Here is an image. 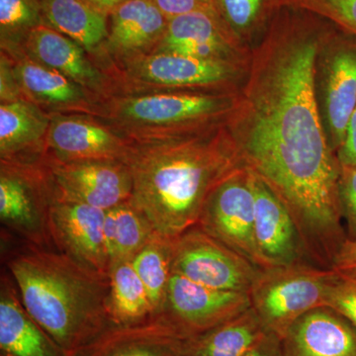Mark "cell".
I'll return each instance as SVG.
<instances>
[{
    "label": "cell",
    "mask_w": 356,
    "mask_h": 356,
    "mask_svg": "<svg viewBox=\"0 0 356 356\" xmlns=\"http://www.w3.org/2000/svg\"><path fill=\"white\" fill-rule=\"evenodd\" d=\"M334 25L282 7L257 46L225 121L243 165L286 206L312 264L331 267L346 240L341 165L325 133L317 60Z\"/></svg>",
    "instance_id": "6da1fadb"
},
{
    "label": "cell",
    "mask_w": 356,
    "mask_h": 356,
    "mask_svg": "<svg viewBox=\"0 0 356 356\" xmlns=\"http://www.w3.org/2000/svg\"><path fill=\"white\" fill-rule=\"evenodd\" d=\"M130 202L154 232L175 238L197 226L213 191L245 168L224 124L195 132L130 140Z\"/></svg>",
    "instance_id": "7a4b0ae2"
},
{
    "label": "cell",
    "mask_w": 356,
    "mask_h": 356,
    "mask_svg": "<svg viewBox=\"0 0 356 356\" xmlns=\"http://www.w3.org/2000/svg\"><path fill=\"white\" fill-rule=\"evenodd\" d=\"M25 310L67 356L113 327L109 275L56 250L27 245L6 259Z\"/></svg>",
    "instance_id": "3957f363"
},
{
    "label": "cell",
    "mask_w": 356,
    "mask_h": 356,
    "mask_svg": "<svg viewBox=\"0 0 356 356\" xmlns=\"http://www.w3.org/2000/svg\"><path fill=\"white\" fill-rule=\"evenodd\" d=\"M236 90H116L96 117L129 140L182 135L224 124Z\"/></svg>",
    "instance_id": "277c9868"
},
{
    "label": "cell",
    "mask_w": 356,
    "mask_h": 356,
    "mask_svg": "<svg viewBox=\"0 0 356 356\" xmlns=\"http://www.w3.org/2000/svg\"><path fill=\"white\" fill-rule=\"evenodd\" d=\"M248 64L158 51L112 65L107 72L114 91L236 90Z\"/></svg>",
    "instance_id": "5b68a950"
},
{
    "label": "cell",
    "mask_w": 356,
    "mask_h": 356,
    "mask_svg": "<svg viewBox=\"0 0 356 356\" xmlns=\"http://www.w3.org/2000/svg\"><path fill=\"white\" fill-rule=\"evenodd\" d=\"M334 270L311 264L261 268L250 288L252 308L281 339L302 316L325 307Z\"/></svg>",
    "instance_id": "8992f818"
},
{
    "label": "cell",
    "mask_w": 356,
    "mask_h": 356,
    "mask_svg": "<svg viewBox=\"0 0 356 356\" xmlns=\"http://www.w3.org/2000/svg\"><path fill=\"white\" fill-rule=\"evenodd\" d=\"M55 197L44 154L29 161H0V220L27 245L56 248L51 221Z\"/></svg>",
    "instance_id": "52a82bcc"
},
{
    "label": "cell",
    "mask_w": 356,
    "mask_h": 356,
    "mask_svg": "<svg viewBox=\"0 0 356 356\" xmlns=\"http://www.w3.org/2000/svg\"><path fill=\"white\" fill-rule=\"evenodd\" d=\"M261 269L197 226L173 240L172 273L204 286L248 293Z\"/></svg>",
    "instance_id": "ba28073f"
},
{
    "label": "cell",
    "mask_w": 356,
    "mask_h": 356,
    "mask_svg": "<svg viewBox=\"0 0 356 356\" xmlns=\"http://www.w3.org/2000/svg\"><path fill=\"white\" fill-rule=\"evenodd\" d=\"M197 227L259 268H267L254 238L252 172L243 168L218 185L206 201Z\"/></svg>",
    "instance_id": "9c48e42d"
},
{
    "label": "cell",
    "mask_w": 356,
    "mask_h": 356,
    "mask_svg": "<svg viewBox=\"0 0 356 356\" xmlns=\"http://www.w3.org/2000/svg\"><path fill=\"white\" fill-rule=\"evenodd\" d=\"M250 307L247 292L214 289L172 273L165 306L153 318L184 339L209 331Z\"/></svg>",
    "instance_id": "30bf717a"
},
{
    "label": "cell",
    "mask_w": 356,
    "mask_h": 356,
    "mask_svg": "<svg viewBox=\"0 0 356 356\" xmlns=\"http://www.w3.org/2000/svg\"><path fill=\"white\" fill-rule=\"evenodd\" d=\"M321 113L330 145L339 151L356 105V37L334 26L317 60Z\"/></svg>",
    "instance_id": "8fae6325"
},
{
    "label": "cell",
    "mask_w": 356,
    "mask_h": 356,
    "mask_svg": "<svg viewBox=\"0 0 356 356\" xmlns=\"http://www.w3.org/2000/svg\"><path fill=\"white\" fill-rule=\"evenodd\" d=\"M56 198L74 201L104 211L129 202L133 182L122 161L62 163L44 156Z\"/></svg>",
    "instance_id": "7c38bea8"
},
{
    "label": "cell",
    "mask_w": 356,
    "mask_h": 356,
    "mask_svg": "<svg viewBox=\"0 0 356 356\" xmlns=\"http://www.w3.org/2000/svg\"><path fill=\"white\" fill-rule=\"evenodd\" d=\"M130 140L89 114L51 115L44 156L62 163L122 161Z\"/></svg>",
    "instance_id": "4fadbf2b"
},
{
    "label": "cell",
    "mask_w": 356,
    "mask_h": 356,
    "mask_svg": "<svg viewBox=\"0 0 356 356\" xmlns=\"http://www.w3.org/2000/svg\"><path fill=\"white\" fill-rule=\"evenodd\" d=\"M106 211L55 197L51 211L56 250L96 273L109 275L104 238Z\"/></svg>",
    "instance_id": "5bb4252c"
},
{
    "label": "cell",
    "mask_w": 356,
    "mask_h": 356,
    "mask_svg": "<svg viewBox=\"0 0 356 356\" xmlns=\"http://www.w3.org/2000/svg\"><path fill=\"white\" fill-rule=\"evenodd\" d=\"M168 19L152 0H127L108 14V36L99 65H112L154 53Z\"/></svg>",
    "instance_id": "9a60e30c"
},
{
    "label": "cell",
    "mask_w": 356,
    "mask_h": 356,
    "mask_svg": "<svg viewBox=\"0 0 356 356\" xmlns=\"http://www.w3.org/2000/svg\"><path fill=\"white\" fill-rule=\"evenodd\" d=\"M158 51L245 65L252 49L238 41L215 13L197 11L168 20L154 53Z\"/></svg>",
    "instance_id": "2e32d148"
},
{
    "label": "cell",
    "mask_w": 356,
    "mask_h": 356,
    "mask_svg": "<svg viewBox=\"0 0 356 356\" xmlns=\"http://www.w3.org/2000/svg\"><path fill=\"white\" fill-rule=\"evenodd\" d=\"M254 195V238L267 268L311 264L286 206L252 173Z\"/></svg>",
    "instance_id": "e0dca14e"
},
{
    "label": "cell",
    "mask_w": 356,
    "mask_h": 356,
    "mask_svg": "<svg viewBox=\"0 0 356 356\" xmlns=\"http://www.w3.org/2000/svg\"><path fill=\"white\" fill-rule=\"evenodd\" d=\"M25 53L83 86L99 102L114 91L111 77L86 49L48 25L39 26L30 34Z\"/></svg>",
    "instance_id": "ac0fdd59"
},
{
    "label": "cell",
    "mask_w": 356,
    "mask_h": 356,
    "mask_svg": "<svg viewBox=\"0 0 356 356\" xmlns=\"http://www.w3.org/2000/svg\"><path fill=\"white\" fill-rule=\"evenodd\" d=\"M11 60L24 99L46 113L97 115L99 99L83 86L26 53Z\"/></svg>",
    "instance_id": "d6986e66"
},
{
    "label": "cell",
    "mask_w": 356,
    "mask_h": 356,
    "mask_svg": "<svg viewBox=\"0 0 356 356\" xmlns=\"http://www.w3.org/2000/svg\"><path fill=\"white\" fill-rule=\"evenodd\" d=\"M284 356H356V329L329 307L298 318L281 339Z\"/></svg>",
    "instance_id": "ffe728a7"
},
{
    "label": "cell",
    "mask_w": 356,
    "mask_h": 356,
    "mask_svg": "<svg viewBox=\"0 0 356 356\" xmlns=\"http://www.w3.org/2000/svg\"><path fill=\"white\" fill-rule=\"evenodd\" d=\"M0 356H67L25 310L7 273L0 283Z\"/></svg>",
    "instance_id": "44dd1931"
},
{
    "label": "cell",
    "mask_w": 356,
    "mask_h": 356,
    "mask_svg": "<svg viewBox=\"0 0 356 356\" xmlns=\"http://www.w3.org/2000/svg\"><path fill=\"white\" fill-rule=\"evenodd\" d=\"M51 115L27 100L0 103V161L43 156Z\"/></svg>",
    "instance_id": "7402d4cb"
},
{
    "label": "cell",
    "mask_w": 356,
    "mask_h": 356,
    "mask_svg": "<svg viewBox=\"0 0 356 356\" xmlns=\"http://www.w3.org/2000/svg\"><path fill=\"white\" fill-rule=\"evenodd\" d=\"M182 339L156 318L131 327H111L74 356H180Z\"/></svg>",
    "instance_id": "603a6c76"
},
{
    "label": "cell",
    "mask_w": 356,
    "mask_h": 356,
    "mask_svg": "<svg viewBox=\"0 0 356 356\" xmlns=\"http://www.w3.org/2000/svg\"><path fill=\"white\" fill-rule=\"evenodd\" d=\"M44 24L81 44L99 65L108 36V15L86 0H38Z\"/></svg>",
    "instance_id": "cb8c5ba5"
},
{
    "label": "cell",
    "mask_w": 356,
    "mask_h": 356,
    "mask_svg": "<svg viewBox=\"0 0 356 356\" xmlns=\"http://www.w3.org/2000/svg\"><path fill=\"white\" fill-rule=\"evenodd\" d=\"M267 332L250 307L209 331L182 339L180 356H243Z\"/></svg>",
    "instance_id": "d4e9b609"
},
{
    "label": "cell",
    "mask_w": 356,
    "mask_h": 356,
    "mask_svg": "<svg viewBox=\"0 0 356 356\" xmlns=\"http://www.w3.org/2000/svg\"><path fill=\"white\" fill-rule=\"evenodd\" d=\"M109 280V315L113 327H136L154 318L146 288L131 261L114 266Z\"/></svg>",
    "instance_id": "484cf974"
},
{
    "label": "cell",
    "mask_w": 356,
    "mask_h": 356,
    "mask_svg": "<svg viewBox=\"0 0 356 356\" xmlns=\"http://www.w3.org/2000/svg\"><path fill=\"white\" fill-rule=\"evenodd\" d=\"M154 234L146 217L130 201L107 210L104 238L110 270L117 264L132 261Z\"/></svg>",
    "instance_id": "4316f807"
},
{
    "label": "cell",
    "mask_w": 356,
    "mask_h": 356,
    "mask_svg": "<svg viewBox=\"0 0 356 356\" xmlns=\"http://www.w3.org/2000/svg\"><path fill=\"white\" fill-rule=\"evenodd\" d=\"M175 238L154 232L146 245L133 257L131 264L146 288L154 317L163 310L172 273V248Z\"/></svg>",
    "instance_id": "83f0119b"
},
{
    "label": "cell",
    "mask_w": 356,
    "mask_h": 356,
    "mask_svg": "<svg viewBox=\"0 0 356 356\" xmlns=\"http://www.w3.org/2000/svg\"><path fill=\"white\" fill-rule=\"evenodd\" d=\"M214 13L241 43L264 34L271 20L280 10V0H213Z\"/></svg>",
    "instance_id": "f1b7e54d"
},
{
    "label": "cell",
    "mask_w": 356,
    "mask_h": 356,
    "mask_svg": "<svg viewBox=\"0 0 356 356\" xmlns=\"http://www.w3.org/2000/svg\"><path fill=\"white\" fill-rule=\"evenodd\" d=\"M44 24L38 0H0V53L11 58L25 53L30 34Z\"/></svg>",
    "instance_id": "f546056e"
},
{
    "label": "cell",
    "mask_w": 356,
    "mask_h": 356,
    "mask_svg": "<svg viewBox=\"0 0 356 356\" xmlns=\"http://www.w3.org/2000/svg\"><path fill=\"white\" fill-rule=\"evenodd\" d=\"M325 307L337 312L356 329V274L334 270L325 294Z\"/></svg>",
    "instance_id": "4dcf8cb0"
},
{
    "label": "cell",
    "mask_w": 356,
    "mask_h": 356,
    "mask_svg": "<svg viewBox=\"0 0 356 356\" xmlns=\"http://www.w3.org/2000/svg\"><path fill=\"white\" fill-rule=\"evenodd\" d=\"M339 201L346 238L356 242V165L341 166Z\"/></svg>",
    "instance_id": "1f68e13d"
},
{
    "label": "cell",
    "mask_w": 356,
    "mask_h": 356,
    "mask_svg": "<svg viewBox=\"0 0 356 356\" xmlns=\"http://www.w3.org/2000/svg\"><path fill=\"white\" fill-rule=\"evenodd\" d=\"M168 20L197 11L214 13L213 0H152Z\"/></svg>",
    "instance_id": "d6a6232c"
},
{
    "label": "cell",
    "mask_w": 356,
    "mask_h": 356,
    "mask_svg": "<svg viewBox=\"0 0 356 356\" xmlns=\"http://www.w3.org/2000/svg\"><path fill=\"white\" fill-rule=\"evenodd\" d=\"M24 99L14 72L13 63L6 54L0 53V103Z\"/></svg>",
    "instance_id": "836d02e7"
},
{
    "label": "cell",
    "mask_w": 356,
    "mask_h": 356,
    "mask_svg": "<svg viewBox=\"0 0 356 356\" xmlns=\"http://www.w3.org/2000/svg\"><path fill=\"white\" fill-rule=\"evenodd\" d=\"M341 166L356 165V105L346 128L343 144L337 152Z\"/></svg>",
    "instance_id": "e575fe53"
},
{
    "label": "cell",
    "mask_w": 356,
    "mask_h": 356,
    "mask_svg": "<svg viewBox=\"0 0 356 356\" xmlns=\"http://www.w3.org/2000/svg\"><path fill=\"white\" fill-rule=\"evenodd\" d=\"M331 268L337 273L356 274V242L344 241L332 259Z\"/></svg>",
    "instance_id": "d590c367"
},
{
    "label": "cell",
    "mask_w": 356,
    "mask_h": 356,
    "mask_svg": "<svg viewBox=\"0 0 356 356\" xmlns=\"http://www.w3.org/2000/svg\"><path fill=\"white\" fill-rule=\"evenodd\" d=\"M243 356H284L280 337L268 332Z\"/></svg>",
    "instance_id": "8d00e7d4"
},
{
    "label": "cell",
    "mask_w": 356,
    "mask_h": 356,
    "mask_svg": "<svg viewBox=\"0 0 356 356\" xmlns=\"http://www.w3.org/2000/svg\"><path fill=\"white\" fill-rule=\"evenodd\" d=\"M90 6L95 7L97 10L108 15L117 6L127 1V0H86Z\"/></svg>",
    "instance_id": "74e56055"
}]
</instances>
